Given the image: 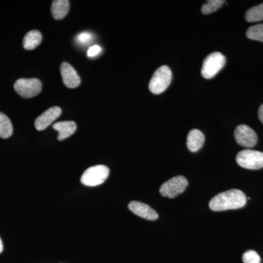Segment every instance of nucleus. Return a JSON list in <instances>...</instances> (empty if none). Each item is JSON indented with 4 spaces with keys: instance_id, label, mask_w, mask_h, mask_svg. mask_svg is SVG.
Masks as SVG:
<instances>
[{
    "instance_id": "obj_6",
    "label": "nucleus",
    "mask_w": 263,
    "mask_h": 263,
    "mask_svg": "<svg viewBox=\"0 0 263 263\" xmlns=\"http://www.w3.org/2000/svg\"><path fill=\"white\" fill-rule=\"evenodd\" d=\"M15 91L22 98H32L42 91V84L37 79H20L15 81Z\"/></svg>"
},
{
    "instance_id": "obj_3",
    "label": "nucleus",
    "mask_w": 263,
    "mask_h": 263,
    "mask_svg": "<svg viewBox=\"0 0 263 263\" xmlns=\"http://www.w3.org/2000/svg\"><path fill=\"white\" fill-rule=\"evenodd\" d=\"M226 59L220 52H214L204 60L201 69L202 77L211 79L218 73L226 65Z\"/></svg>"
},
{
    "instance_id": "obj_19",
    "label": "nucleus",
    "mask_w": 263,
    "mask_h": 263,
    "mask_svg": "<svg viewBox=\"0 0 263 263\" xmlns=\"http://www.w3.org/2000/svg\"><path fill=\"white\" fill-rule=\"evenodd\" d=\"M224 3H226V1H223V0H211V1H208L207 3H205V4L202 6V13L204 15L214 13V12L219 10L224 5Z\"/></svg>"
},
{
    "instance_id": "obj_18",
    "label": "nucleus",
    "mask_w": 263,
    "mask_h": 263,
    "mask_svg": "<svg viewBox=\"0 0 263 263\" xmlns=\"http://www.w3.org/2000/svg\"><path fill=\"white\" fill-rule=\"evenodd\" d=\"M247 36L249 39L263 42V24L249 27L247 31Z\"/></svg>"
},
{
    "instance_id": "obj_5",
    "label": "nucleus",
    "mask_w": 263,
    "mask_h": 263,
    "mask_svg": "<svg viewBox=\"0 0 263 263\" xmlns=\"http://www.w3.org/2000/svg\"><path fill=\"white\" fill-rule=\"evenodd\" d=\"M237 163L240 167L249 170H259L263 167V152L246 149L236 156Z\"/></svg>"
},
{
    "instance_id": "obj_10",
    "label": "nucleus",
    "mask_w": 263,
    "mask_h": 263,
    "mask_svg": "<svg viewBox=\"0 0 263 263\" xmlns=\"http://www.w3.org/2000/svg\"><path fill=\"white\" fill-rule=\"evenodd\" d=\"M60 71H61L62 81L67 87L74 89L80 85V76L78 75L75 69L70 64L63 62L60 66Z\"/></svg>"
},
{
    "instance_id": "obj_8",
    "label": "nucleus",
    "mask_w": 263,
    "mask_h": 263,
    "mask_svg": "<svg viewBox=\"0 0 263 263\" xmlns=\"http://www.w3.org/2000/svg\"><path fill=\"white\" fill-rule=\"evenodd\" d=\"M235 141L240 146L246 148H252L257 144V136L255 132L245 124H240L235 129Z\"/></svg>"
},
{
    "instance_id": "obj_7",
    "label": "nucleus",
    "mask_w": 263,
    "mask_h": 263,
    "mask_svg": "<svg viewBox=\"0 0 263 263\" xmlns=\"http://www.w3.org/2000/svg\"><path fill=\"white\" fill-rule=\"evenodd\" d=\"M187 186L188 181L184 176H176L161 186L160 193L162 196L174 198L183 193Z\"/></svg>"
},
{
    "instance_id": "obj_13",
    "label": "nucleus",
    "mask_w": 263,
    "mask_h": 263,
    "mask_svg": "<svg viewBox=\"0 0 263 263\" xmlns=\"http://www.w3.org/2000/svg\"><path fill=\"white\" fill-rule=\"evenodd\" d=\"M205 142V136L201 131L194 129L189 133L186 146L190 152H196L203 146Z\"/></svg>"
},
{
    "instance_id": "obj_23",
    "label": "nucleus",
    "mask_w": 263,
    "mask_h": 263,
    "mask_svg": "<svg viewBox=\"0 0 263 263\" xmlns=\"http://www.w3.org/2000/svg\"><path fill=\"white\" fill-rule=\"evenodd\" d=\"M258 117L259 120H260V122H262L263 124V104L260 107H259L258 110Z\"/></svg>"
},
{
    "instance_id": "obj_20",
    "label": "nucleus",
    "mask_w": 263,
    "mask_h": 263,
    "mask_svg": "<svg viewBox=\"0 0 263 263\" xmlns=\"http://www.w3.org/2000/svg\"><path fill=\"white\" fill-rule=\"evenodd\" d=\"M243 263H260L261 259L259 254L253 250H249L243 254Z\"/></svg>"
},
{
    "instance_id": "obj_9",
    "label": "nucleus",
    "mask_w": 263,
    "mask_h": 263,
    "mask_svg": "<svg viewBox=\"0 0 263 263\" xmlns=\"http://www.w3.org/2000/svg\"><path fill=\"white\" fill-rule=\"evenodd\" d=\"M62 114V109L60 107H52L48 108L44 113L41 114L36 119L34 122V127L38 131H43L60 117Z\"/></svg>"
},
{
    "instance_id": "obj_17",
    "label": "nucleus",
    "mask_w": 263,
    "mask_h": 263,
    "mask_svg": "<svg viewBox=\"0 0 263 263\" xmlns=\"http://www.w3.org/2000/svg\"><path fill=\"white\" fill-rule=\"evenodd\" d=\"M248 22H257L263 20V3L247 10L245 15Z\"/></svg>"
},
{
    "instance_id": "obj_2",
    "label": "nucleus",
    "mask_w": 263,
    "mask_h": 263,
    "mask_svg": "<svg viewBox=\"0 0 263 263\" xmlns=\"http://www.w3.org/2000/svg\"><path fill=\"white\" fill-rule=\"evenodd\" d=\"M172 81V72L167 66H161L151 79L148 88L155 95L161 94L167 89Z\"/></svg>"
},
{
    "instance_id": "obj_15",
    "label": "nucleus",
    "mask_w": 263,
    "mask_h": 263,
    "mask_svg": "<svg viewBox=\"0 0 263 263\" xmlns=\"http://www.w3.org/2000/svg\"><path fill=\"white\" fill-rule=\"evenodd\" d=\"M42 34L37 30L30 31L26 34L23 40L24 48L26 50H33L42 42Z\"/></svg>"
},
{
    "instance_id": "obj_12",
    "label": "nucleus",
    "mask_w": 263,
    "mask_h": 263,
    "mask_svg": "<svg viewBox=\"0 0 263 263\" xmlns=\"http://www.w3.org/2000/svg\"><path fill=\"white\" fill-rule=\"evenodd\" d=\"M53 129L58 132L59 141H64L72 136L77 129V126L72 121L57 122L53 125Z\"/></svg>"
},
{
    "instance_id": "obj_1",
    "label": "nucleus",
    "mask_w": 263,
    "mask_h": 263,
    "mask_svg": "<svg viewBox=\"0 0 263 263\" xmlns=\"http://www.w3.org/2000/svg\"><path fill=\"white\" fill-rule=\"evenodd\" d=\"M247 203V197L239 190H230L218 194L209 202V207L214 212L238 209Z\"/></svg>"
},
{
    "instance_id": "obj_21",
    "label": "nucleus",
    "mask_w": 263,
    "mask_h": 263,
    "mask_svg": "<svg viewBox=\"0 0 263 263\" xmlns=\"http://www.w3.org/2000/svg\"><path fill=\"white\" fill-rule=\"evenodd\" d=\"M93 34L88 32H81L76 37V41L81 45H89L93 40Z\"/></svg>"
},
{
    "instance_id": "obj_24",
    "label": "nucleus",
    "mask_w": 263,
    "mask_h": 263,
    "mask_svg": "<svg viewBox=\"0 0 263 263\" xmlns=\"http://www.w3.org/2000/svg\"><path fill=\"white\" fill-rule=\"evenodd\" d=\"M3 241H2L1 238H0V254L3 252Z\"/></svg>"
},
{
    "instance_id": "obj_14",
    "label": "nucleus",
    "mask_w": 263,
    "mask_h": 263,
    "mask_svg": "<svg viewBox=\"0 0 263 263\" xmlns=\"http://www.w3.org/2000/svg\"><path fill=\"white\" fill-rule=\"evenodd\" d=\"M70 10V2L67 0H55L51 5V14L56 20L65 18Z\"/></svg>"
},
{
    "instance_id": "obj_11",
    "label": "nucleus",
    "mask_w": 263,
    "mask_h": 263,
    "mask_svg": "<svg viewBox=\"0 0 263 263\" xmlns=\"http://www.w3.org/2000/svg\"><path fill=\"white\" fill-rule=\"evenodd\" d=\"M129 210L136 215L147 219V220H156L158 219L159 215L156 211L149 205L138 201H132L128 205Z\"/></svg>"
},
{
    "instance_id": "obj_4",
    "label": "nucleus",
    "mask_w": 263,
    "mask_h": 263,
    "mask_svg": "<svg viewBox=\"0 0 263 263\" xmlns=\"http://www.w3.org/2000/svg\"><path fill=\"white\" fill-rule=\"evenodd\" d=\"M109 169L105 165H95L86 170L81 178L85 186H96L106 181L109 176Z\"/></svg>"
},
{
    "instance_id": "obj_16",
    "label": "nucleus",
    "mask_w": 263,
    "mask_h": 263,
    "mask_svg": "<svg viewBox=\"0 0 263 263\" xmlns=\"http://www.w3.org/2000/svg\"><path fill=\"white\" fill-rule=\"evenodd\" d=\"M13 125L9 118L0 112V138H10L13 134Z\"/></svg>"
},
{
    "instance_id": "obj_22",
    "label": "nucleus",
    "mask_w": 263,
    "mask_h": 263,
    "mask_svg": "<svg viewBox=\"0 0 263 263\" xmlns=\"http://www.w3.org/2000/svg\"><path fill=\"white\" fill-rule=\"evenodd\" d=\"M101 51V47L98 46V45H95V46H91V47L88 49L87 56L89 57H94L98 55Z\"/></svg>"
}]
</instances>
